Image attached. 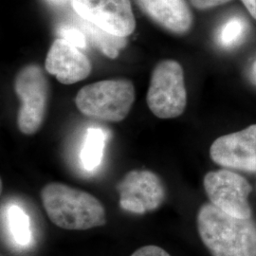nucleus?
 Instances as JSON below:
<instances>
[{
  "label": "nucleus",
  "mask_w": 256,
  "mask_h": 256,
  "mask_svg": "<svg viewBox=\"0 0 256 256\" xmlns=\"http://www.w3.org/2000/svg\"><path fill=\"white\" fill-rule=\"evenodd\" d=\"M198 230L212 256H256V222L222 212L212 203L202 205Z\"/></svg>",
  "instance_id": "f257e3e1"
},
{
  "label": "nucleus",
  "mask_w": 256,
  "mask_h": 256,
  "mask_svg": "<svg viewBox=\"0 0 256 256\" xmlns=\"http://www.w3.org/2000/svg\"><path fill=\"white\" fill-rule=\"evenodd\" d=\"M48 218L61 229L86 230L106 223V209L90 192L60 182H50L41 190Z\"/></svg>",
  "instance_id": "f03ea898"
},
{
  "label": "nucleus",
  "mask_w": 256,
  "mask_h": 256,
  "mask_svg": "<svg viewBox=\"0 0 256 256\" xmlns=\"http://www.w3.org/2000/svg\"><path fill=\"white\" fill-rule=\"evenodd\" d=\"M135 101V88L128 79L93 82L81 88L75 104L86 117L118 122L126 119Z\"/></svg>",
  "instance_id": "7ed1b4c3"
},
{
  "label": "nucleus",
  "mask_w": 256,
  "mask_h": 256,
  "mask_svg": "<svg viewBox=\"0 0 256 256\" xmlns=\"http://www.w3.org/2000/svg\"><path fill=\"white\" fill-rule=\"evenodd\" d=\"M147 106L160 119L180 116L187 104L184 72L180 64L164 60L156 66L146 95Z\"/></svg>",
  "instance_id": "20e7f679"
},
{
  "label": "nucleus",
  "mask_w": 256,
  "mask_h": 256,
  "mask_svg": "<svg viewBox=\"0 0 256 256\" xmlns=\"http://www.w3.org/2000/svg\"><path fill=\"white\" fill-rule=\"evenodd\" d=\"M14 90L21 101L18 115V129L25 135H34L40 129L46 115L50 86L38 64H28L19 72Z\"/></svg>",
  "instance_id": "39448f33"
},
{
  "label": "nucleus",
  "mask_w": 256,
  "mask_h": 256,
  "mask_svg": "<svg viewBox=\"0 0 256 256\" xmlns=\"http://www.w3.org/2000/svg\"><path fill=\"white\" fill-rule=\"evenodd\" d=\"M203 185L210 203L216 208L239 218H252L248 196L252 187L244 176L224 168L209 172Z\"/></svg>",
  "instance_id": "423d86ee"
},
{
  "label": "nucleus",
  "mask_w": 256,
  "mask_h": 256,
  "mask_svg": "<svg viewBox=\"0 0 256 256\" xmlns=\"http://www.w3.org/2000/svg\"><path fill=\"white\" fill-rule=\"evenodd\" d=\"M84 21L119 37L129 36L136 28L130 0H70Z\"/></svg>",
  "instance_id": "0eeeda50"
},
{
  "label": "nucleus",
  "mask_w": 256,
  "mask_h": 256,
  "mask_svg": "<svg viewBox=\"0 0 256 256\" xmlns=\"http://www.w3.org/2000/svg\"><path fill=\"white\" fill-rule=\"evenodd\" d=\"M117 190L120 208L136 214L156 210L164 202V185L158 174L149 170L128 172Z\"/></svg>",
  "instance_id": "6e6552de"
},
{
  "label": "nucleus",
  "mask_w": 256,
  "mask_h": 256,
  "mask_svg": "<svg viewBox=\"0 0 256 256\" xmlns=\"http://www.w3.org/2000/svg\"><path fill=\"white\" fill-rule=\"evenodd\" d=\"M210 156L223 168L256 173V124L216 138Z\"/></svg>",
  "instance_id": "1a4fd4ad"
},
{
  "label": "nucleus",
  "mask_w": 256,
  "mask_h": 256,
  "mask_svg": "<svg viewBox=\"0 0 256 256\" xmlns=\"http://www.w3.org/2000/svg\"><path fill=\"white\" fill-rule=\"evenodd\" d=\"M45 68L61 84H72L86 79L92 72V66L79 48L58 38L48 52Z\"/></svg>",
  "instance_id": "9d476101"
},
{
  "label": "nucleus",
  "mask_w": 256,
  "mask_h": 256,
  "mask_svg": "<svg viewBox=\"0 0 256 256\" xmlns=\"http://www.w3.org/2000/svg\"><path fill=\"white\" fill-rule=\"evenodd\" d=\"M140 7L160 27L183 34L192 25L191 10L185 0H137Z\"/></svg>",
  "instance_id": "9b49d317"
},
{
  "label": "nucleus",
  "mask_w": 256,
  "mask_h": 256,
  "mask_svg": "<svg viewBox=\"0 0 256 256\" xmlns=\"http://www.w3.org/2000/svg\"><path fill=\"white\" fill-rule=\"evenodd\" d=\"M106 142V135L101 128L88 129L80 153L81 164L84 170L92 172L102 164Z\"/></svg>",
  "instance_id": "f8f14e48"
},
{
  "label": "nucleus",
  "mask_w": 256,
  "mask_h": 256,
  "mask_svg": "<svg viewBox=\"0 0 256 256\" xmlns=\"http://www.w3.org/2000/svg\"><path fill=\"white\" fill-rule=\"evenodd\" d=\"M80 25L86 36L90 39L93 45L99 48L102 52L110 58H116L119 55V50L126 45V37H119L108 34L100 28L82 20Z\"/></svg>",
  "instance_id": "ddd939ff"
},
{
  "label": "nucleus",
  "mask_w": 256,
  "mask_h": 256,
  "mask_svg": "<svg viewBox=\"0 0 256 256\" xmlns=\"http://www.w3.org/2000/svg\"><path fill=\"white\" fill-rule=\"evenodd\" d=\"M10 232L14 241L22 247H26L32 239L30 224L27 214L18 205H12L8 210Z\"/></svg>",
  "instance_id": "4468645a"
},
{
  "label": "nucleus",
  "mask_w": 256,
  "mask_h": 256,
  "mask_svg": "<svg viewBox=\"0 0 256 256\" xmlns=\"http://www.w3.org/2000/svg\"><path fill=\"white\" fill-rule=\"evenodd\" d=\"M247 32V24L241 18H232L222 28L218 34V43L223 48H230L238 46Z\"/></svg>",
  "instance_id": "2eb2a0df"
},
{
  "label": "nucleus",
  "mask_w": 256,
  "mask_h": 256,
  "mask_svg": "<svg viewBox=\"0 0 256 256\" xmlns=\"http://www.w3.org/2000/svg\"><path fill=\"white\" fill-rule=\"evenodd\" d=\"M60 38H63L77 48H84L86 46V36L79 27H62L59 30Z\"/></svg>",
  "instance_id": "dca6fc26"
},
{
  "label": "nucleus",
  "mask_w": 256,
  "mask_h": 256,
  "mask_svg": "<svg viewBox=\"0 0 256 256\" xmlns=\"http://www.w3.org/2000/svg\"><path fill=\"white\" fill-rule=\"evenodd\" d=\"M130 256H171L162 248L149 245L138 248Z\"/></svg>",
  "instance_id": "f3484780"
},
{
  "label": "nucleus",
  "mask_w": 256,
  "mask_h": 256,
  "mask_svg": "<svg viewBox=\"0 0 256 256\" xmlns=\"http://www.w3.org/2000/svg\"><path fill=\"white\" fill-rule=\"evenodd\" d=\"M194 8L206 10L226 4L232 0H188Z\"/></svg>",
  "instance_id": "a211bd4d"
},
{
  "label": "nucleus",
  "mask_w": 256,
  "mask_h": 256,
  "mask_svg": "<svg viewBox=\"0 0 256 256\" xmlns=\"http://www.w3.org/2000/svg\"><path fill=\"white\" fill-rule=\"evenodd\" d=\"M245 5L248 12L256 20V0H241Z\"/></svg>",
  "instance_id": "6ab92c4d"
},
{
  "label": "nucleus",
  "mask_w": 256,
  "mask_h": 256,
  "mask_svg": "<svg viewBox=\"0 0 256 256\" xmlns=\"http://www.w3.org/2000/svg\"><path fill=\"white\" fill-rule=\"evenodd\" d=\"M46 1L50 4L55 5V6H63L68 2V0H46Z\"/></svg>",
  "instance_id": "aec40b11"
},
{
  "label": "nucleus",
  "mask_w": 256,
  "mask_h": 256,
  "mask_svg": "<svg viewBox=\"0 0 256 256\" xmlns=\"http://www.w3.org/2000/svg\"><path fill=\"white\" fill-rule=\"evenodd\" d=\"M254 78H256V63L254 64Z\"/></svg>",
  "instance_id": "412c9836"
}]
</instances>
